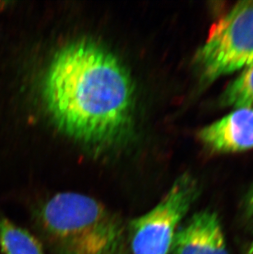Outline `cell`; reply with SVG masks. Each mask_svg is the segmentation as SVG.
Returning a JSON list of instances; mask_svg holds the SVG:
<instances>
[{"instance_id": "cell-6", "label": "cell", "mask_w": 253, "mask_h": 254, "mask_svg": "<svg viewBox=\"0 0 253 254\" xmlns=\"http://www.w3.org/2000/svg\"><path fill=\"white\" fill-rule=\"evenodd\" d=\"M200 140L217 152H238L253 148V108L239 107L204 127Z\"/></svg>"}, {"instance_id": "cell-7", "label": "cell", "mask_w": 253, "mask_h": 254, "mask_svg": "<svg viewBox=\"0 0 253 254\" xmlns=\"http://www.w3.org/2000/svg\"><path fill=\"white\" fill-rule=\"evenodd\" d=\"M0 249L3 254H46L41 241L4 216H0Z\"/></svg>"}, {"instance_id": "cell-9", "label": "cell", "mask_w": 253, "mask_h": 254, "mask_svg": "<svg viewBox=\"0 0 253 254\" xmlns=\"http://www.w3.org/2000/svg\"><path fill=\"white\" fill-rule=\"evenodd\" d=\"M245 210H246L247 216L253 226V186L247 195Z\"/></svg>"}, {"instance_id": "cell-2", "label": "cell", "mask_w": 253, "mask_h": 254, "mask_svg": "<svg viewBox=\"0 0 253 254\" xmlns=\"http://www.w3.org/2000/svg\"><path fill=\"white\" fill-rule=\"evenodd\" d=\"M33 218L52 254H131L127 224L87 195H54L37 205Z\"/></svg>"}, {"instance_id": "cell-3", "label": "cell", "mask_w": 253, "mask_h": 254, "mask_svg": "<svg viewBox=\"0 0 253 254\" xmlns=\"http://www.w3.org/2000/svg\"><path fill=\"white\" fill-rule=\"evenodd\" d=\"M194 62L205 83L253 64V1L238 2L213 25Z\"/></svg>"}, {"instance_id": "cell-10", "label": "cell", "mask_w": 253, "mask_h": 254, "mask_svg": "<svg viewBox=\"0 0 253 254\" xmlns=\"http://www.w3.org/2000/svg\"><path fill=\"white\" fill-rule=\"evenodd\" d=\"M245 254H253V242H252L251 245H249Z\"/></svg>"}, {"instance_id": "cell-1", "label": "cell", "mask_w": 253, "mask_h": 254, "mask_svg": "<svg viewBox=\"0 0 253 254\" xmlns=\"http://www.w3.org/2000/svg\"><path fill=\"white\" fill-rule=\"evenodd\" d=\"M134 86L125 65L90 40L60 49L49 65L42 96L55 125L67 136L92 146L125 137L133 116Z\"/></svg>"}, {"instance_id": "cell-5", "label": "cell", "mask_w": 253, "mask_h": 254, "mask_svg": "<svg viewBox=\"0 0 253 254\" xmlns=\"http://www.w3.org/2000/svg\"><path fill=\"white\" fill-rule=\"evenodd\" d=\"M173 254H229L225 234L217 214L199 211L175 234Z\"/></svg>"}, {"instance_id": "cell-8", "label": "cell", "mask_w": 253, "mask_h": 254, "mask_svg": "<svg viewBox=\"0 0 253 254\" xmlns=\"http://www.w3.org/2000/svg\"><path fill=\"white\" fill-rule=\"evenodd\" d=\"M222 101L224 105L234 109L253 108V64L241 71V73L227 86Z\"/></svg>"}, {"instance_id": "cell-4", "label": "cell", "mask_w": 253, "mask_h": 254, "mask_svg": "<svg viewBox=\"0 0 253 254\" xmlns=\"http://www.w3.org/2000/svg\"><path fill=\"white\" fill-rule=\"evenodd\" d=\"M193 178H178L159 203L127 223L131 254H169L179 224L198 197Z\"/></svg>"}]
</instances>
